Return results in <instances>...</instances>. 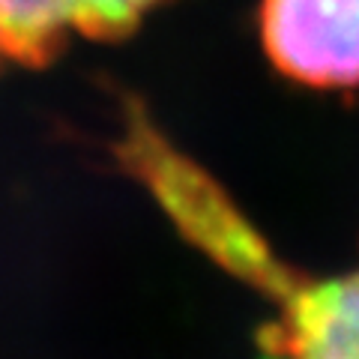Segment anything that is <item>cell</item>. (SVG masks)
<instances>
[{
	"label": "cell",
	"instance_id": "cell-1",
	"mask_svg": "<svg viewBox=\"0 0 359 359\" xmlns=\"http://www.w3.org/2000/svg\"><path fill=\"white\" fill-rule=\"evenodd\" d=\"M224 269L278 306L261 344L276 359H359V266L344 276L309 278L269 252L255 228L222 257Z\"/></svg>",
	"mask_w": 359,
	"mask_h": 359
},
{
	"label": "cell",
	"instance_id": "cell-2",
	"mask_svg": "<svg viewBox=\"0 0 359 359\" xmlns=\"http://www.w3.org/2000/svg\"><path fill=\"white\" fill-rule=\"evenodd\" d=\"M269 63L306 87H359V0H261Z\"/></svg>",
	"mask_w": 359,
	"mask_h": 359
},
{
	"label": "cell",
	"instance_id": "cell-3",
	"mask_svg": "<svg viewBox=\"0 0 359 359\" xmlns=\"http://www.w3.org/2000/svg\"><path fill=\"white\" fill-rule=\"evenodd\" d=\"M75 30V0H0V57L45 66Z\"/></svg>",
	"mask_w": 359,
	"mask_h": 359
},
{
	"label": "cell",
	"instance_id": "cell-4",
	"mask_svg": "<svg viewBox=\"0 0 359 359\" xmlns=\"http://www.w3.org/2000/svg\"><path fill=\"white\" fill-rule=\"evenodd\" d=\"M162 0H75V30L90 39H120Z\"/></svg>",
	"mask_w": 359,
	"mask_h": 359
}]
</instances>
